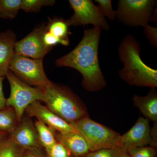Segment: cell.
Segmentation results:
<instances>
[{"mask_svg": "<svg viewBox=\"0 0 157 157\" xmlns=\"http://www.w3.org/2000/svg\"><path fill=\"white\" fill-rule=\"evenodd\" d=\"M102 29L94 27L85 29L83 37L73 50L57 59V67H68L75 69L82 76L81 84L91 92L99 91L107 82L99 63L98 48Z\"/></svg>", "mask_w": 157, "mask_h": 157, "instance_id": "1", "label": "cell"}, {"mask_svg": "<svg viewBox=\"0 0 157 157\" xmlns=\"http://www.w3.org/2000/svg\"><path fill=\"white\" fill-rule=\"evenodd\" d=\"M140 52V42L135 36L128 34L124 37L118 48L119 58L124 65L119 76L130 86L155 88L157 70L142 61Z\"/></svg>", "mask_w": 157, "mask_h": 157, "instance_id": "2", "label": "cell"}, {"mask_svg": "<svg viewBox=\"0 0 157 157\" xmlns=\"http://www.w3.org/2000/svg\"><path fill=\"white\" fill-rule=\"evenodd\" d=\"M42 90L45 106L70 124L89 117L85 104L67 86L50 81Z\"/></svg>", "mask_w": 157, "mask_h": 157, "instance_id": "3", "label": "cell"}, {"mask_svg": "<svg viewBox=\"0 0 157 157\" xmlns=\"http://www.w3.org/2000/svg\"><path fill=\"white\" fill-rule=\"evenodd\" d=\"M71 125L84 138L90 151L113 149L120 146L119 133L93 120L89 117L82 118Z\"/></svg>", "mask_w": 157, "mask_h": 157, "instance_id": "4", "label": "cell"}, {"mask_svg": "<svg viewBox=\"0 0 157 157\" xmlns=\"http://www.w3.org/2000/svg\"><path fill=\"white\" fill-rule=\"evenodd\" d=\"M156 0H119L116 19L123 25L144 28L151 21Z\"/></svg>", "mask_w": 157, "mask_h": 157, "instance_id": "5", "label": "cell"}, {"mask_svg": "<svg viewBox=\"0 0 157 157\" xmlns=\"http://www.w3.org/2000/svg\"><path fill=\"white\" fill-rule=\"evenodd\" d=\"M6 76L11 89L10 96L6 99V107L14 108L19 123L29 105L36 101L43 102L45 95L42 90L23 82L10 70Z\"/></svg>", "mask_w": 157, "mask_h": 157, "instance_id": "6", "label": "cell"}, {"mask_svg": "<svg viewBox=\"0 0 157 157\" xmlns=\"http://www.w3.org/2000/svg\"><path fill=\"white\" fill-rule=\"evenodd\" d=\"M9 70L23 82L42 90L50 81L45 73L43 59H31L14 53Z\"/></svg>", "mask_w": 157, "mask_h": 157, "instance_id": "7", "label": "cell"}, {"mask_svg": "<svg viewBox=\"0 0 157 157\" xmlns=\"http://www.w3.org/2000/svg\"><path fill=\"white\" fill-rule=\"evenodd\" d=\"M74 13L67 20L69 26H80L91 24L102 30L107 31L110 27L106 18L91 0H69Z\"/></svg>", "mask_w": 157, "mask_h": 157, "instance_id": "8", "label": "cell"}, {"mask_svg": "<svg viewBox=\"0 0 157 157\" xmlns=\"http://www.w3.org/2000/svg\"><path fill=\"white\" fill-rule=\"evenodd\" d=\"M46 30V24L37 26L33 31L14 45V53L31 59H43L52 48L47 47L43 42V36Z\"/></svg>", "mask_w": 157, "mask_h": 157, "instance_id": "9", "label": "cell"}, {"mask_svg": "<svg viewBox=\"0 0 157 157\" xmlns=\"http://www.w3.org/2000/svg\"><path fill=\"white\" fill-rule=\"evenodd\" d=\"M13 141L25 150L42 149L36 129L32 118L24 113L20 122L9 135Z\"/></svg>", "mask_w": 157, "mask_h": 157, "instance_id": "10", "label": "cell"}, {"mask_svg": "<svg viewBox=\"0 0 157 157\" xmlns=\"http://www.w3.org/2000/svg\"><path fill=\"white\" fill-rule=\"evenodd\" d=\"M25 113L29 117L36 118L56 132H76L70 124L52 112L41 101H36L30 104Z\"/></svg>", "mask_w": 157, "mask_h": 157, "instance_id": "11", "label": "cell"}, {"mask_svg": "<svg viewBox=\"0 0 157 157\" xmlns=\"http://www.w3.org/2000/svg\"><path fill=\"white\" fill-rule=\"evenodd\" d=\"M150 132L149 121L145 118L139 117L129 131L121 135L120 145L127 151L130 149L150 145Z\"/></svg>", "mask_w": 157, "mask_h": 157, "instance_id": "12", "label": "cell"}, {"mask_svg": "<svg viewBox=\"0 0 157 157\" xmlns=\"http://www.w3.org/2000/svg\"><path fill=\"white\" fill-rule=\"evenodd\" d=\"M55 136L57 142L67 149L73 156L83 157L90 151L84 138L77 132L56 131Z\"/></svg>", "mask_w": 157, "mask_h": 157, "instance_id": "13", "label": "cell"}, {"mask_svg": "<svg viewBox=\"0 0 157 157\" xmlns=\"http://www.w3.org/2000/svg\"><path fill=\"white\" fill-rule=\"evenodd\" d=\"M17 42L16 34L11 30L0 33V76L4 77L9 70V65L14 54Z\"/></svg>", "mask_w": 157, "mask_h": 157, "instance_id": "14", "label": "cell"}, {"mask_svg": "<svg viewBox=\"0 0 157 157\" xmlns=\"http://www.w3.org/2000/svg\"><path fill=\"white\" fill-rule=\"evenodd\" d=\"M132 100L133 105L139 109L144 118L154 123L157 122V92L155 88H151L145 96L135 95Z\"/></svg>", "mask_w": 157, "mask_h": 157, "instance_id": "15", "label": "cell"}, {"mask_svg": "<svg viewBox=\"0 0 157 157\" xmlns=\"http://www.w3.org/2000/svg\"><path fill=\"white\" fill-rule=\"evenodd\" d=\"M19 123L14 108L6 107L0 109V132L11 134Z\"/></svg>", "mask_w": 157, "mask_h": 157, "instance_id": "16", "label": "cell"}, {"mask_svg": "<svg viewBox=\"0 0 157 157\" xmlns=\"http://www.w3.org/2000/svg\"><path fill=\"white\" fill-rule=\"evenodd\" d=\"M67 20L62 18L55 17L49 18L46 24L47 30L54 36L61 39L63 41L70 43L69 36L70 33Z\"/></svg>", "mask_w": 157, "mask_h": 157, "instance_id": "17", "label": "cell"}, {"mask_svg": "<svg viewBox=\"0 0 157 157\" xmlns=\"http://www.w3.org/2000/svg\"><path fill=\"white\" fill-rule=\"evenodd\" d=\"M34 124L39 141L44 149L51 147L57 142L55 136L56 131L39 120H36Z\"/></svg>", "mask_w": 157, "mask_h": 157, "instance_id": "18", "label": "cell"}, {"mask_svg": "<svg viewBox=\"0 0 157 157\" xmlns=\"http://www.w3.org/2000/svg\"><path fill=\"white\" fill-rule=\"evenodd\" d=\"M25 150L9 136L0 140V157H24Z\"/></svg>", "mask_w": 157, "mask_h": 157, "instance_id": "19", "label": "cell"}, {"mask_svg": "<svg viewBox=\"0 0 157 157\" xmlns=\"http://www.w3.org/2000/svg\"><path fill=\"white\" fill-rule=\"evenodd\" d=\"M22 0H0V17L12 20L21 9Z\"/></svg>", "mask_w": 157, "mask_h": 157, "instance_id": "20", "label": "cell"}, {"mask_svg": "<svg viewBox=\"0 0 157 157\" xmlns=\"http://www.w3.org/2000/svg\"><path fill=\"white\" fill-rule=\"evenodd\" d=\"M56 3L54 0H22L21 9L26 12H39L42 7L53 6Z\"/></svg>", "mask_w": 157, "mask_h": 157, "instance_id": "21", "label": "cell"}, {"mask_svg": "<svg viewBox=\"0 0 157 157\" xmlns=\"http://www.w3.org/2000/svg\"><path fill=\"white\" fill-rule=\"evenodd\" d=\"M94 2L98 3L97 7L103 16L109 20H115L116 11L113 9L111 0H95Z\"/></svg>", "mask_w": 157, "mask_h": 157, "instance_id": "22", "label": "cell"}, {"mask_svg": "<svg viewBox=\"0 0 157 157\" xmlns=\"http://www.w3.org/2000/svg\"><path fill=\"white\" fill-rule=\"evenodd\" d=\"M44 151L47 157H71L72 156L67 149L58 142Z\"/></svg>", "mask_w": 157, "mask_h": 157, "instance_id": "23", "label": "cell"}, {"mask_svg": "<svg viewBox=\"0 0 157 157\" xmlns=\"http://www.w3.org/2000/svg\"><path fill=\"white\" fill-rule=\"evenodd\" d=\"M131 157H156V148L144 146L130 149L128 151Z\"/></svg>", "mask_w": 157, "mask_h": 157, "instance_id": "24", "label": "cell"}, {"mask_svg": "<svg viewBox=\"0 0 157 157\" xmlns=\"http://www.w3.org/2000/svg\"><path fill=\"white\" fill-rule=\"evenodd\" d=\"M43 39L45 45L47 47L50 48H53V46L58 44L64 46H68L70 44V43L54 36L47 30V28L43 35Z\"/></svg>", "mask_w": 157, "mask_h": 157, "instance_id": "25", "label": "cell"}, {"mask_svg": "<svg viewBox=\"0 0 157 157\" xmlns=\"http://www.w3.org/2000/svg\"><path fill=\"white\" fill-rule=\"evenodd\" d=\"M144 33L151 45L155 48L157 47V27H153L148 24L144 28Z\"/></svg>", "mask_w": 157, "mask_h": 157, "instance_id": "26", "label": "cell"}, {"mask_svg": "<svg viewBox=\"0 0 157 157\" xmlns=\"http://www.w3.org/2000/svg\"><path fill=\"white\" fill-rule=\"evenodd\" d=\"M114 149H104L89 151L83 157H113Z\"/></svg>", "mask_w": 157, "mask_h": 157, "instance_id": "27", "label": "cell"}, {"mask_svg": "<svg viewBox=\"0 0 157 157\" xmlns=\"http://www.w3.org/2000/svg\"><path fill=\"white\" fill-rule=\"evenodd\" d=\"M44 151L43 148L25 150L24 157H47Z\"/></svg>", "mask_w": 157, "mask_h": 157, "instance_id": "28", "label": "cell"}, {"mask_svg": "<svg viewBox=\"0 0 157 157\" xmlns=\"http://www.w3.org/2000/svg\"><path fill=\"white\" fill-rule=\"evenodd\" d=\"M153 126L151 129V142L150 146L157 148V122L154 123Z\"/></svg>", "mask_w": 157, "mask_h": 157, "instance_id": "29", "label": "cell"}, {"mask_svg": "<svg viewBox=\"0 0 157 157\" xmlns=\"http://www.w3.org/2000/svg\"><path fill=\"white\" fill-rule=\"evenodd\" d=\"M4 77L0 76V109L6 107V99L4 95L3 90V81Z\"/></svg>", "mask_w": 157, "mask_h": 157, "instance_id": "30", "label": "cell"}, {"mask_svg": "<svg viewBox=\"0 0 157 157\" xmlns=\"http://www.w3.org/2000/svg\"><path fill=\"white\" fill-rule=\"evenodd\" d=\"M113 157H131L128 152L120 146L114 149Z\"/></svg>", "mask_w": 157, "mask_h": 157, "instance_id": "31", "label": "cell"}, {"mask_svg": "<svg viewBox=\"0 0 157 157\" xmlns=\"http://www.w3.org/2000/svg\"><path fill=\"white\" fill-rule=\"evenodd\" d=\"M157 7L155 8L152 14L151 19V21H153L155 24L156 23L157 25Z\"/></svg>", "mask_w": 157, "mask_h": 157, "instance_id": "32", "label": "cell"}, {"mask_svg": "<svg viewBox=\"0 0 157 157\" xmlns=\"http://www.w3.org/2000/svg\"><path fill=\"white\" fill-rule=\"evenodd\" d=\"M8 136H9V135L8 134L4 133V132H0V140L2 139L3 138H6V137H8Z\"/></svg>", "mask_w": 157, "mask_h": 157, "instance_id": "33", "label": "cell"}, {"mask_svg": "<svg viewBox=\"0 0 157 157\" xmlns=\"http://www.w3.org/2000/svg\"><path fill=\"white\" fill-rule=\"evenodd\" d=\"M71 157H74V156H71Z\"/></svg>", "mask_w": 157, "mask_h": 157, "instance_id": "34", "label": "cell"}]
</instances>
